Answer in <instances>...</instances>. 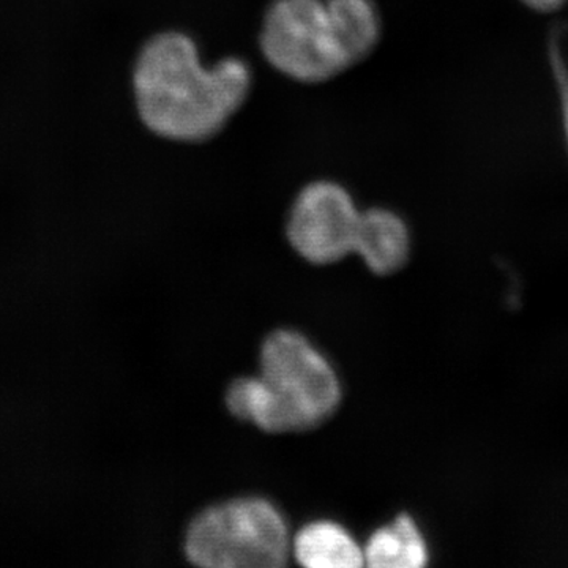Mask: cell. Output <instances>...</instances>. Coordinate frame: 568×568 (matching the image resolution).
<instances>
[{
    "instance_id": "3957f363",
    "label": "cell",
    "mask_w": 568,
    "mask_h": 568,
    "mask_svg": "<svg viewBox=\"0 0 568 568\" xmlns=\"http://www.w3.org/2000/svg\"><path fill=\"white\" fill-rule=\"evenodd\" d=\"M183 549L194 566L276 568L293 555V538L274 504L263 497H235L196 515Z\"/></svg>"
},
{
    "instance_id": "6da1fadb",
    "label": "cell",
    "mask_w": 568,
    "mask_h": 568,
    "mask_svg": "<svg viewBox=\"0 0 568 568\" xmlns=\"http://www.w3.org/2000/svg\"><path fill=\"white\" fill-rule=\"evenodd\" d=\"M252 70L237 58L207 69L194 41L168 31L152 37L134 65L141 121L156 136L178 142L213 140L252 92Z\"/></svg>"
},
{
    "instance_id": "30bf717a",
    "label": "cell",
    "mask_w": 568,
    "mask_h": 568,
    "mask_svg": "<svg viewBox=\"0 0 568 568\" xmlns=\"http://www.w3.org/2000/svg\"><path fill=\"white\" fill-rule=\"evenodd\" d=\"M551 62L559 84L560 100H562L564 130H566L568 144V70L560 59L558 47L551 50Z\"/></svg>"
},
{
    "instance_id": "8fae6325",
    "label": "cell",
    "mask_w": 568,
    "mask_h": 568,
    "mask_svg": "<svg viewBox=\"0 0 568 568\" xmlns=\"http://www.w3.org/2000/svg\"><path fill=\"white\" fill-rule=\"evenodd\" d=\"M529 9L541 11V13H551L559 10L567 0H521Z\"/></svg>"
},
{
    "instance_id": "ba28073f",
    "label": "cell",
    "mask_w": 568,
    "mask_h": 568,
    "mask_svg": "<svg viewBox=\"0 0 568 568\" xmlns=\"http://www.w3.org/2000/svg\"><path fill=\"white\" fill-rule=\"evenodd\" d=\"M293 556L308 568H358L365 564L364 549L343 526L313 521L293 538Z\"/></svg>"
},
{
    "instance_id": "52a82bcc",
    "label": "cell",
    "mask_w": 568,
    "mask_h": 568,
    "mask_svg": "<svg viewBox=\"0 0 568 568\" xmlns=\"http://www.w3.org/2000/svg\"><path fill=\"white\" fill-rule=\"evenodd\" d=\"M332 29L347 67L357 65L375 52L381 40V14L373 0H325Z\"/></svg>"
},
{
    "instance_id": "7a4b0ae2",
    "label": "cell",
    "mask_w": 568,
    "mask_h": 568,
    "mask_svg": "<svg viewBox=\"0 0 568 568\" xmlns=\"http://www.w3.org/2000/svg\"><path fill=\"white\" fill-rule=\"evenodd\" d=\"M260 358L261 376L239 377L227 387L234 417L282 435L316 428L338 409V376L306 336L287 328L272 332Z\"/></svg>"
},
{
    "instance_id": "5b68a950",
    "label": "cell",
    "mask_w": 568,
    "mask_h": 568,
    "mask_svg": "<svg viewBox=\"0 0 568 568\" xmlns=\"http://www.w3.org/2000/svg\"><path fill=\"white\" fill-rule=\"evenodd\" d=\"M361 215L345 186L332 181L308 183L291 207L287 241L308 263H338L354 253Z\"/></svg>"
},
{
    "instance_id": "8992f818",
    "label": "cell",
    "mask_w": 568,
    "mask_h": 568,
    "mask_svg": "<svg viewBox=\"0 0 568 568\" xmlns=\"http://www.w3.org/2000/svg\"><path fill=\"white\" fill-rule=\"evenodd\" d=\"M354 253L376 275H392L405 267L410 234L398 213L373 207L362 212Z\"/></svg>"
},
{
    "instance_id": "9c48e42d",
    "label": "cell",
    "mask_w": 568,
    "mask_h": 568,
    "mask_svg": "<svg viewBox=\"0 0 568 568\" xmlns=\"http://www.w3.org/2000/svg\"><path fill=\"white\" fill-rule=\"evenodd\" d=\"M364 555L369 567L420 568L428 564L429 548L417 523L405 514L375 530Z\"/></svg>"
},
{
    "instance_id": "277c9868",
    "label": "cell",
    "mask_w": 568,
    "mask_h": 568,
    "mask_svg": "<svg viewBox=\"0 0 568 568\" xmlns=\"http://www.w3.org/2000/svg\"><path fill=\"white\" fill-rule=\"evenodd\" d=\"M260 43L272 67L304 84H321L349 70L325 0H272Z\"/></svg>"
}]
</instances>
